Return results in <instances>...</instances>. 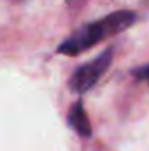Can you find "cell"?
<instances>
[{"label": "cell", "instance_id": "obj_1", "mask_svg": "<svg viewBox=\"0 0 149 151\" xmlns=\"http://www.w3.org/2000/svg\"><path fill=\"white\" fill-rule=\"evenodd\" d=\"M135 19H137V14L133 11L123 9V11L111 12V14L75 30L70 37H67L56 47V53L65 55V56H77V55L88 51L90 47L97 46L98 42L125 32L126 28H130L135 23Z\"/></svg>", "mask_w": 149, "mask_h": 151}, {"label": "cell", "instance_id": "obj_2", "mask_svg": "<svg viewBox=\"0 0 149 151\" xmlns=\"http://www.w3.org/2000/svg\"><path fill=\"white\" fill-rule=\"evenodd\" d=\"M112 58H114V49L107 47L95 60H91L90 63H84V65L77 67L74 70V74L70 76V81H69L70 90L79 93V95L90 91L100 81V77L107 72V69L112 63Z\"/></svg>", "mask_w": 149, "mask_h": 151}, {"label": "cell", "instance_id": "obj_3", "mask_svg": "<svg viewBox=\"0 0 149 151\" xmlns=\"http://www.w3.org/2000/svg\"><path fill=\"white\" fill-rule=\"evenodd\" d=\"M67 121H69V127L74 128L75 134L81 135V137H90L91 135V123H90V118L84 111V106L81 100H77L72 104V107L69 109V116H67Z\"/></svg>", "mask_w": 149, "mask_h": 151}, {"label": "cell", "instance_id": "obj_4", "mask_svg": "<svg viewBox=\"0 0 149 151\" xmlns=\"http://www.w3.org/2000/svg\"><path fill=\"white\" fill-rule=\"evenodd\" d=\"M133 76L137 79H142V81H148L149 84V65H144V67H139L133 70Z\"/></svg>", "mask_w": 149, "mask_h": 151}, {"label": "cell", "instance_id": "obj_5", "mask_svg": "<svg viewBox=\"0 0 149 151\" xmlns=\"http://www.w3.org/2000/svg\"><path fill=\"white\" fill-rule=\"evenodd\" d=\"M67 2H69V4H74L75 0H67Z\"/></svg>", "mask_w": 149, "mask_h": 151}]
</instances>
